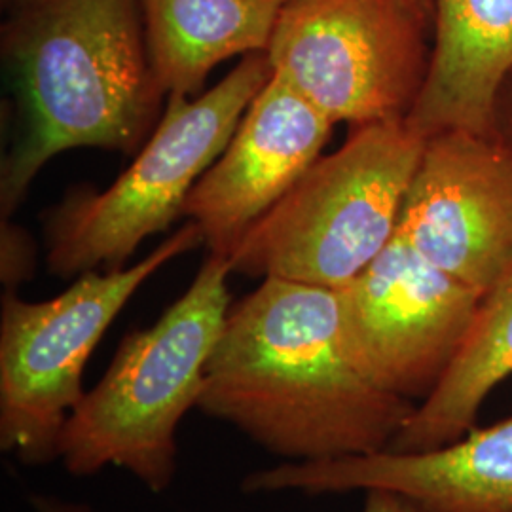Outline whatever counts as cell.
Instances as JSON below:
<instances>
[{
    "label": "cell",
    "mask_w": 512,
    "mask_h": 512,
    "mask_svg": "<svg viewBox=\"0 0 512 512\" xmlns=\"http://www.w3.org/2000/svg\"><path fill=\"white\" fill-rule=\"evenodd\" d=\"M416 406L349 363L338 291L275 277L230 306L198 401L289 463L387 450Z\"/></svg>",
    "instance_id": "obj_1"
},
{
    "label": "cell",
    "mask_w": 512,
    "mask_h": 512,
    "mask_svg": "<svg viewBox=\"0 0 512 512\" xmlns=\"http://www.w3.org/2000/svg\"><path fill=\"white\" fill-rule=\"evenodd\" d=\"M12 2L2 54L18 93L21 129L2 162V220L61 152L131 154L143 147L165 97L148 59L141 0Z\"/></svg>",
    "instance_id": "obj_2"
},
{
    "label": "cell",
    "mask_w": 512,
    "mask_h": 512,
    "mask_svg": "<svg viewBox=\"0 0 512 512\" xmlns=\"http://www.w3.org/2000/svg\"><path fill=\"white\" fill-rule=\"evenodd\" d=\"M232 274L228 258L209 253L183 296L152 327L122 340L63 427L57 459L71 475L114 467L154 494L171 486L179 425L198 408L205 366L232 306Z\"/></svg>",
    "instance_id": "obj_3"
},
{
    "label": "cell",
    "mask_w": 512,
    "mask_h": 512,
    "mask_svg": "<svg viewBox=\"0 0 512 512\" xmlns=\"http://www.w3.org/2000/svg\"><path fill=\"white\" fill-rule=\"evenodd\" d=\"M423 147L406 118L351 128L243 236L232 272L346 287L397 236Z\"/></svg>",
    "instance_id": "obj_4"
},
{
    "label": "cell",
    "mask_w": 512,
    "mask_h": 512,
    "mask_svg": "<svg viewBox=\"0 0 512 512\" xmlns=\"http://www.w3.org/2000/svg\"><path fill=\"white\" fill-rule=\"evenodd\" d=\"M270 76L268 55L249 54L200 97H167L158 126L109 188L74 190L52 209L48 270L69 279L126 268L145 239L183 217L192 188L217 162Z\"/></svg>",
    "instance_id": "obj_5"
},
{
    "label": "cell",
    "mask_w": 512,
    "mask_h": 512,
    "mask_svg": "<svg viewBox=\"0 0 512 512\" xmlns=\"http://www.w3.org/2000/svg\"><path fill=\"white\" fill-rule=\"evenodd\" d=\"M203 245L188 220L133 266L86 272L50 300L27 302L16 291L0 311V448L27 467L57 459L71 412L84 399V370L112 321L165 264Z\"/></svg>",
    "instance_id": "obj_6"
},
{
    "label": "cell",
    "mask_w": 512,
    "mask_h": 512,
    "mask_svg": "<svg viewBox=\"0 0 512 512\" xmlns=\"http://www.w3.org/2000/svg\"><path fill=\"white\" fill-rule=\"evenodd\" d=\"M429 23L412 0H287L266 55L334 126L403 120L429 73Z\"/></svg>",
    "instance_id": "obj_7"
},
{
    "label": "cell",
    "mask_w": 512,
    "mask_h": 512,
    "mask_svg": "<svg viewBox=\"0 0 512 512\" xmlns=\"http://www.w3.org/2000/svg\"><path fill=\"white\" fill-rule=\"evenodd\" d=\"M482 296L397 234L338 289L349 363L385 393L425 401L458 355Z\"/></svg>",
    "instance_id": "obj_8"
},
{
    "label": "cell",
    "mask_w": 512,
    "mask_h": 512,
    "mask_svg": "<svg viewBox=\"0 0 512 512\" xmlns=\"http://www.w3.org/2000/svg\"><path fill=\"white\" fill-rule=\"evenodd\" d=\"M397 234L482 294L512 266V150L497 135L425 139Z\"/></svg>",
    "instance_id": "obj_9"
},
{
    "label": "cell",
    "mask_w": 512,
    "mask_h": 512,
    "mask_svg": "<svg viewBox=\"0 0 512 512\" xmlns=\"http://www.w3.org/2000/svg\"><path fill=\"white\" fill-rule=\"evenodd\" d=\"M334 124L272 73L217 162L192 188L183 217L202 230L211 255L239 241L321 158Z\"/></svg>",
    "instance_id": "obj_10"
},
{
    "label": "cell",
    "mask_w": 512,
    "mask_h": 512,
    "mask_svg": "<svg viewBox=\"0 0 512 512\" xmlns=\"http://www.w3.org/2000/svg\"><path fill=\"white\" fill-rule=\"evenodd\" d=\"M247 494H344L387 490L416 512H512V416L423 452L366 456L260 469L241 482Z\"/></svg>",
    "instance_id": "obj_11"
},
{
    "label": "cell",
    "mask_w": 512,
    "mask_h": 512,
    "mask_svg": "<svg viewBox=\"0 0 512 512\" xmlns=\"http://www.w3.org/2000/svg\"><path fill=\"white\" fill-rule=\"evenodd\" d=\"M429 73L408 124L427 139L442 131L495 133L497 95L512 73V0H431Z\"/></svg>",
    "instance_id": "obj_12"
},
{
    "label": "cell",
    "mask_w": 512,
    "mask_h": 512,
    "mask_svg": "<svg viewBox=\"0 0 512 512\" xmlns=\"http://www.w3.org/2000/svg\"><path fill=\"white\" fill-rule=\"evenodd\" d=\"M287 0H141L148 59L165 97H194L234 55L266 54Z\"/></svg>",
    "instance_id": "obj_13"
},
{
    "label": "cell",
    "mask_w": 512,
    "mask_h": 512,
    "mask_svg": "<svg viewBox=\"0 0 512 512\" xmlns=\"http://www.w3.org/2000/svg\"><path fill=\"white\" fill-rule=\"evenodd\" d=\"M512 374V266L482 296L458 355L389 450L423 452L461 439L495 385Z\"/></svg>",
    "instance_id": "obj_14"
},
{
    "label": "cell",
    "mask_w": 512,
    "mask_h": 512,
    "mask_svg": "<svg viewBox=\"0 0 512 512\" xmlns=\"http://www.w3.org/2000/svg\"><path fill=\"white\" fill-rule=\"evenodd\" d=\"M23 234H16V228L8 224L2 228V283L8 291H16L21 283H27L35 272L33 251L27 245V239L21 238Z\"/></svg>",
    "instance_id": "obj_15"
},
{
    "label": "cell",
    "mask_w": 512,
    "mask_h": 512,
    "mask_svg": "<svg viewBox=\"0 0 512 512\" xmlns=\"http://www.w3.org/2000/svg\"><path fill=\"white\" fill-rule=\"evenodd\" d=\"M363 512H416L401 495L387 490H368Z\"/></svg>",
    "instance_id": "obj_16"
},
{
    "label": "cell",
    "mask_w": 512,
    "mask_h": 512,
    "mask_svg": "<svg viewBox=\"0 0 512 512\" xmlns=\"http://www.w3.org/2000/svg\"><path fill=\"white\" fill-rule=\"evenodd\" d=\"M31 503L37 512H92L88 505L63 501L52 495H33Z\"/></svg>",
    "instance_id": "obj_17"
},
{
    "label": "cell",
    "mask_w": 512,
    "mask_h": 512,
    "mask_svg": "<svg viewBox=\"0 0 512 512\" xmlns=\"http://www.w3.org/2000/svg\"><path fill=\"white\" fill-rule=\"evenodd\" d=\"M421 12H425L429 18H433V8H431V0H412Z\"/></svg>",
    "instance_id": "obj_18"
}]
</instances>
